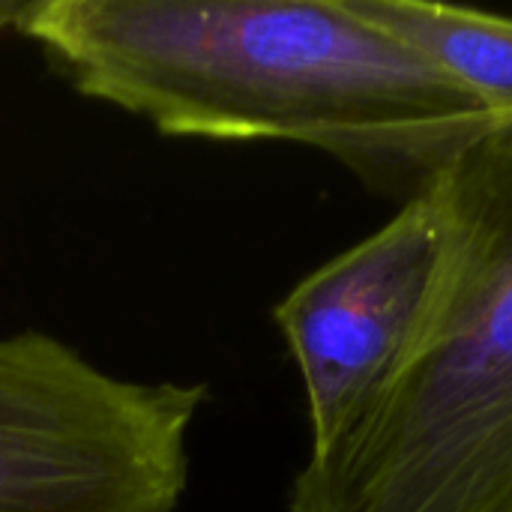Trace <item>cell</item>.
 Masks as SVG:
<instances>
[{"label": "cell", "mask_w": 512, "mask_h": 512, "mask_svg": "<svg viewBox=\"0 0 512 512\" xmlns=\"http://www.w3.org/2000/svg\"><path fill=\"white\" fill-rule=\"evenodd\" d=\"M450 270L378 408L297 471L288 512H512V123L441 171Z\"/></svg>", "instance_id": "obj_2"}, {"label": "cell", "mask_w": 512, "mask_h": 512, "mask_svg": "<svg viewBox=\"0 0 512 512\" xmlns=\"http://www.w3.org/2000/svg\"><path fill=\"white\" fill-rule=\"evenodd\" d=\"M204 399L114 378L36 330L0 336V512H177Z\"/></svg>", "instance_id": "obj_3"}, {"label": "cell", "mask_w": 512, "mask_h": 512, "mask_svg": "<svg viewBox=\"0 0 512 512\" xmlns=\"http://www.w3.org/2000/svg\"><path fill=\"white\" fill-rule=\"evenodd\" d=\"M450 258L453 210L438 177L273 306L306 387L309 456L339 447L396 384L426 336Z\"/></svg>", "instance_id": "obj_4"}, {"label": "cell", "mask_w": 512, "mask_h": 512, "mask_svg": "<svg viewBox=\"0 0 512 512\" xmlns=\"http://www.w3.org/2000/svg\"><path fill=\"white\" fill-rule=\"evenodd\" d=\"M15 30L81 96L162 135L312 147L402 204L495 129L345 0H36Z\"/></svg>", "instance_id": "obj_1"}, {"label": "cell", "mask_w": 512, "mask_h": 512, "mask_svg": "<svg viewBox=\"0 0 512 512\" xmlns=\"http://www.w3.org/2000/svg\"><path fill=\"white\" fill-rule=\"evenodd\" d=\"M465 87L495 126L512 123V18L432 0H345Z\"/></svg>", "instance_id": "obj_5"}]
</instances>
